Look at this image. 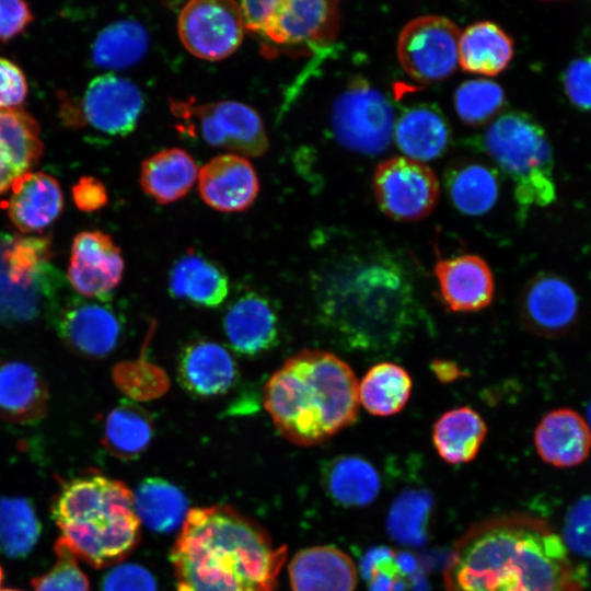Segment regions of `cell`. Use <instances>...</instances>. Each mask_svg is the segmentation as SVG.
<instances>
[{"label":"cell","instance_id":"39","mask_svg":"<svg viewBox=\"0 0 591 591\" xmlns=\"http://www.w3.org/2000/svg\"><path fill=\"white\" fill-rule=\"evenodd\" d=\"M505 93L499 84L488 79L463 82L454 94V107L461 120L478 126L489 121L502 107Z\"/></svg>","mask_w":591,"mask_h":591},{"label":"cell","instance_id":"26","mask_svg":"<svg viewBox=\"0 0 591 591\" xmlns=\"http://www.w3.org/2000/svg\"><path fill=\"white\" fill-rule=\"evenodd\" d=\"M169 290L176 299L198 306L216 308L229 294V278L218 264L192 251L173 265Z\"/></svg>","mask_w":591,"mask_h":591},{"label":"cell","instance_id":"11","mask_svg":"<svg viewBox=\"0 0 591 591\" xmlns=\"http://www.w3.org/2000/svg\"><path fill=\"white\" fill-rule=\"evenodd\" d=\"M204 140L242 157H259L268 138L257 112L236 101L202 104L194 109Z\"/></svg>","mask_w":591,"mask_h":591},{"label":"cell","instance_id":"1","mask_svg":"<svg viewBox=\"0 0 591 591\" xmlns=\"http://www.w3.org/2000/svg\"><path fill=\"white\" fill-rule=\"evenodd\" d=\"M444 591H582L561 536L544 519L511 512L470 526L443 568Z\"/></svg>","mask_w":591,"mask_h":591},{"label":"cell","instance_id":"35","mask_svg":"<svg viewBox=\"0 0 591 591\" xmlns=\"http://www.w3.org/2000/svg\"><path fill=\"white\" fill-rule=\"evenodd\" d=\"M148 47L146 28L135 20H120L97 34L92 45V59L101 68L124 69L137 63Z\"/></svg>","mask_w":591,"mask_h":591},{"label":"cell","instance_id":"51","mask_svg":"<svg viewBox=\"0 0 591 591\" xmlns=\"http://www.w3.org/2000/svg\"><path fill=\"white\" fill-rule=\"evenodd\" d=\"M2 578H3V571H2V568L0 566V586H1V582H2Z\"/></svg>","mask_w":591,"mask_h":591},{"label":"cell","instance_id":"21","mask_svg":"<svg viewBox=\"0 0 591 591\" xmlns=\"http://www.w3.org/2000/svg\"><path fill=\"white\" fill-rule=\"evenodd\" d=\"M292 591H355L357 568L352 559L332 545L298 552L289 564Z\"/></svg>","mask_w":591,"mask_h":591},{"label":"cell","instance_id":"20","mask_svg":"<svg viewBox=\"0 0 591 591\" xmlns=\"http://www.w3.org/2000/svg\"><path fill=\"white\" fill-rule=\"evenodd\" d=\"M578 312V299L565 280L542 275L532 280L521 299V314L533 332L554 335L566 331Z\"/></svg>","mask_w":591,"mask_h":591},{"label":"cell","instance_id":"16","mask_svg":"<svg viewBox=\"0 0 591 591\" xmlns=\"http://www.w3.org/2000/svg\"><path fill=\"white\" fill-rule=\"evenodd\" d=\"M433 274L440 298L452 312H477L493 302L494 275L487 262L478 255L438 259Z\"/></svg>","mask_w":591,"mask_h":591},{"label":"cell","instance_id":"49","mask_svg":"<svg viewBox=\"0 0 591 591\" xmlns=\"http://www.w3.org/2000/svg\"><path fill=\"white\" fill-rule=\"evenodd\" d=\"M277 3L278 0L240 2L245 30L264 33Z\"/></svg>","mask_w":591,"mask_h":591},{"label":"cell","instance_id":"36","mask_svg":"<svg viewBox=\"0 0 591 591\" xmlns=\"http://www.w3.org/2000/svg\"><path fill=\"white\" fill-rule=\"evenodd\" d=\"M496 174L486 165L468 163L452 170L447 179L455 208L468 216L489 211L497 201L499 185Z\"/></svg>","mask_w":591,"mask_h":591},{"label":"cell","instance_id":"44","mask_svg":"<svg viewBox=\"0 0 591 591\" xmlns=\"http://www.w3.org/2000/svg\"><path fill=\"white\" fill-rule=\"evenodd\" d=\"M568 99L581 109H591V55L572 60L564 74Z\"/></svg>","mask_w":591,"mask_h":591},{"label":"cell","instance_id":"14","mask_svg":"<svg viewBox=\"0 0 591 591\" xmlns=\"http://www.w3.org/2000/svg\"><path fill=\"white\" fill-rule=\"evenodd\" d=\"M337 1L278 0L264 35L277 44H326L339 30Z\"/></svg>","mask_w":591,"mask_h":591},{"label":"cell","instance_id":"45","mask_svg":"<svg viewBox=\"0 0 591 591\" xmlns=\"http://www.w3.org/2000/svg\"><path fill=\"white\" fill-rule=\"evenodd\" d=\"M103 591H157V583L146 568L136 564H124L106 575Z\"/></svg>","mask_w":591,"mask_h":591},{"label":"cell","instance_id":"52","mask_svg":"<svg viewBox=\"0 0 591 591\" xmlns=\"http://www.w3.org/2000/svg\"><path fill=\"white\" fill-rule=\"evenodd\" d=\"M1 591H20V590H11V589H7V590H1Z\"/></svg>","mask_w":591,"mask_h":591},{"label":"cell","instance_id":"41","mask_svg":"<svg viewBox=\"0 0 591 591\" xmlns=\"http://www.w3.org/2000/svg\"><path fill=\"white\" fill-rule=\"evenodd\" d=\"M57 561L50 570L33 579L34 591H89L86 575L79 568L77 559L62 546L55 544Z\"/></svg>","mask_w":591,"mask_h":591},{"label":"cell","instance_id":"46","mask_svg":"<svg viewBox=\"0 0 591 591\" xmlns=\"http://www.w3.org/2000/svg\"><path fill=\"white\" fill-rule=\"evenodd\" d=\"M27 94L26 79L21 69L0 58V108H16Z\"/></svg>","mask_w":591,"mask_h":591},{"label":"cell","instance_id":"18","mask_svg":"<svg viewBox=\"0 0 591 591\" xmlns=\"http://www.w3.org/2000/svg\"><path fill=\"white\" fill-rule=\"evenodd\" d=\"M534 447L543 462L555 467L581 464L591 450V428L576 410L567 407L553 409L537 424Z\"/></svg>","mask_w":591,"mask_h":591},{"label":"cell","instance_id":"25","mask_svg":"<svg viewBox=\"0 0 591 591\" xmlns=\"http://www.w3.org/2000/svg\"><path fill=\"white\" fill-rule=\"evenodd\" d=\"M47 405V386L32 366L16 360L0 363V418L35 422L46 414Z\"/></svg>","mask_w":591,"mask_h":591},{"label":"cell","instance_id":"38","mask_svg":"<svg viewBox=\"0 0 591 591\" xmlns=\"http://www.w3.org/2000/svg\"><path fill=\"white\" fill-rule=\"evenodd\" d=\"M153 326L149 329L141 355L135 360L119 362L113 369L115 385L132 402L159 398L170 387L166 372L144 357V348L153 333Z\"/></svg>","mask_w":591,"mask_h":591},{"label":"cell","instance_id":"24","mask_svg":"<svg viewBox=\"0 0 591 591\" xmlns=\"http://www.w3.org/2000/svg\"><path fill=\"white\" fill-rule=\"evenodd\" d=\"M43 152L39 127L20 108H0V194L37 163Z\"/></svg>","mask_w":591,"mask_h":591},{"label":"cell","instance_id":"33","mask_svg":"<svg viewBox=\"0 0 591 591\" xmlns=\"http://www.w3.org/2000/svg\"><path fill=\"white\" fill-rule=\"evenodd\" d=\"M136 514L154 532L167 533L183 524L187 499L176 486L160 477H150L132 493Z\"/></svg>","mask_w":591,"mask_h":591},{"label":"cell","instance_id":"9","mask_svg":"<svg viewBox=\"0 0 591 591\" xmlns=\"http://www.w3.org/2000/svg\"><path fill=\"white\" fill-rule=\"evenodd\" d=\"M380 209L391 219L413 222L426 218L439 198V181L426 163L406 157L382 161L373 176Z\"/></svg>","mask_w":591,"mask_h":591},{"label":"cell","instance_id":"47","mask_svg":"<svg viewBox=\"0 0 591 591\" xmlns=\"http://www.w3.org/2000/svg\"><path fill=\"white\" fill-rule=\"evenodd\" d=\"M33 20L28 5L20 0H0V39L19 35Z\"/></svg>","mask_w":591,"mask_h":591},{"label":"cell","instance_id":"28","mask_svg":"<svg viewBox=\"0 0 591 591\" xmlns=\"http://www.w3.org/2000/svg\"><path fill=\"white\" fill-rule=\"evenodd\" d=\"M487 434L483 417L468 406L443 413L432 426V443L438 455L450 465L472 462Z\"/></svg>","mask_w":591,"mask_h":591},{"label":"cell","instance_id":"43","mask_svg":"<svg viewBox=\"0 0 591 591\" xmlns=\"http://www.w3.org/2000/svg\"><path fill=\"white\" fill-rule=\"evenodd\" d=\"M561 538L567 549L591 557V496L581 498L570 508Z\"/></svg>","mask_w":591,"mask_h":591},{"label":"cell","instance_id":"34","mask_svg":"<svg viewBox=\"0 0 591 591\" xmlns=\"http://www.w3.org/2000/svg\"><path fill=\"white\" fill-rule=\"evenodd\" d=\"M153 438L150 414L132 401H124L106 416L103 444L114 455L124 460L140 456Z\"/></svg>","mask_w":591,"mask_h":591},{"label":"cell","instance_id":"48","mask_svg":"<svg viewBox=\"0 0 591 591\" xmlns=\"http://www.w3.org/2000/svg\"><path fill=\"white\" fill-rule=\"evenodd\" d=\"M77 207L82 211H95L107 202V192L102 182L94 177H82L72 188Z\"/></svg>","mask_w":591,"mask_h":591},{"label":"cell","instance_id":"40","mask_svg":"<svg viewBox=\"0 0 591 591\" xmlns=\"http://www.w3.org/2000/svg\"><path fill=\"white\" fill-rule=\"evenodd\" d=\"M430 498L420 491L402 495L393 505L387 531L397 542L407 545H419L426 537L427 521L430 510Z\"/></svg>","mask_w":591,"mask_h":591},{"label":"cell","instance_id":"4","mask_svg":"<svg viewBox=\"0 0 591 591\" xmlns=\"http://www.w3.org/2000/svg\"><path fill=\"white\" fill-rule=\"evenodd\" d=\"M263 402L279 433L300 447L321 444L352 425L360 404L350 366L320 349L288 358L266 382Z\"/></svg>","mask_w":591,"mask_h":591},{"label":"cell","instance_id":"30","mask_svg":"<svg viewBox=\"0 0 591 591\" xmlns=\"http://www.w3.org/2000/svg\"><path fill=\"white\" fill-rule=\"evenodd\" d=\"M393 138L404 157L426 162L440 157L450 141L444 117L429 105L406 111L395 123Z\"/></svg>","mask_w":591,"mask_h":591},{"label":"cell","instance_id":"23","mask_svg":"<svg viewBox=\"0 0 591 591\" xmlns=\"http://www.w3.org/2000/svg\"><path fill=\"white\" fill-rule=\"evenodd\" d=\"M11 187L8 215L22 233L42 231L60 215L63 195L53 176L43 172H27Z\"/></svg>","mask_w":591,"mask_h":591},{"label":"cell","instance_id":"13","mask_svg":"<svg viewBox=\"0 0 591 591\" xmlns=\"http://www.w3.org/2000/svg\"><path fill=\"white\" fill-rule=\"evenodd\" d=\"M82 106L84 117L93 128L108 135L125 136L138 121L143 96L127 78L104 73L89 83Z\"/></svg>","mask_w":591,"mask_h":591},{"label":"cell","instance_id":"50","mask_svg":"<svg viewBox=\"0 0 591 591\" xmlns=\"http://www.w3.org/2000/svg\"><path fill=\"white\" fill-rule=\"evenodd\" d=\"M430 369L442 383H450L465 375V372L454 361L445 359L432 360Z\"/></svg>","mask_w":591,"mask_h":591},{"label":"cell","instance_id":"32","mask_svg":"<svg viewBox=\"0 0 591 591\" xmlns=\"http://www.w3.org/2000/svg\"><path fill=\"white\" fill-rule=\"evenodd\" d=\"M412 389V378L403 367L380 362L372 366L358 384L359 403L371 415L392 416L406 406Z\"/></svg>","mask_w":591,"mask_h":591},{"label":"cell","instance_id":"8","mask_svg":"<svg viewBox=\"0 0 591 591\" xmlns=\"http://www.w3.org/2000/svg\"><path fill=\"white\" fill-rule=\"evenodd\" d=\"M460 35L457 25L448 18H415L404 25L397 38L399 65L416 81L443 80L459 66Z\"/></svg>","mask_w":591,"mask_h":591},{"label":"cell","instance_id":"15","mask_svg":"<svg viewBox=\"0 0 591 591\" xmlns=\"http://www.w3.org/2000/svg\"><path fill=\"white\" fill-rule=\"evenodd\" d=\"M56 327L69 349L89 358L111 354L121 335V322L112 308L85 300L65 306Z\"/></svg>","mask_w":591,"mask_h":591},{"label":"cell","instance_id":"31","mask_svg":"<svg viewBox=\"0 0 591 591\" xmlns=\"http://www.w3.org/2000/svg\"><path fill=\"white\" fill-rule=\"evenodd\" d=\"M329 496L345 507H366L380 491V477L374 466L357 455H339L324 471Z\"/></svg>","mask_w":591,"mask_h":591},{"label":"cell","instance_id":"19","mask_svg":"<svg viewBox=\"0 0 591 591\" xmlns=\"http://www.w3.org/2000/svg\"><path fill=\"white\" fill-rule=\"evenodd\" d=\"M177 374L181 385L197 397L225 394L236 382L239 369L231 354L211 340L188 344L179 355Z\"/></svg>","mask_w":591,"mask_h":591},{"label":"cell","instance_id":"53","mask_svg":"<svg viewBox=\"0 0 591 591\" xmlns=\"http://www.w3.org/2000/svg\"><path fill=\"white\" fill-rule=\"evenodd\" d=\"M590 419H591V410H590ZM590 422H591V420H590ZM590 428H591V427H590Z\"/></svg>","mask_w":591,"mask_h":591},{"label":"cell","instance_id":"6","mask_svg":"<svg viewBox=\"0 0 591 591\" xmlns=\"http://www.w3.org/2000/svg\"><path fill=\"white\" fill-rule=\"evenodd\" d=\"M485 151L510 176L524 208L556 198L554 159L548 138L532 117L510 112L496 118L484 135Z\"/></svg>","mask_w":591,"mask_h":591},{"label":"cell","instance_id":"3","mask_svg":"<svg viewBox=\"0 0 591 591\" xmlns=\"http://www.w3.org/2000/svg\"><path fill=\"white\" fill-rule=\"evenodd\" d=\"M313 290L324 325L356 350L395 347L417 315L407 273L386 256H350L331 263L316 271Z\"/></svg>","mask_w":591,"mask_h":591},{"label":"cell","instance_id":"10","mask_svg":"<svg viewBox=\"0 0 591 591\" xmlns=\"http://www.w3.org/2000/svg\"><path fill=\"white\" fill-rule=\"evenodd\" d=\"M177 31L182 44L192 55L217 61L240 47L245 25L239 2L193 0L181 10Z\"/></svg>","mask_w":591,"mask_h":591},{"label":"cell","instance_id":"7","mask_svg":"<svg viewBox=\"0 0 591 591\" xmlns=\"http://www.w3.org/2000/svg\"><path fill=\"white\" fill-rule=\"evenodd\" d=\"M394 109L378 89L367 81H352L335 100L332 127L346 148L376 154L390 144L395 127Z\"/></svg>","mask_w":591,"mask_h":591},{"label":"cell","instance_id":"27","mask_svg":"<svg viewBox=\"0 0 591 591\" xmlns=\"http://www.w3.org/2000/svg\"><path fill=\"white\" fill-rule=\"evenodd\" d=\"M198 166L189 153L179 148L161 150L141 164L140 186L159 204L184 197L198 179Z\"/></svg>","mask_w":591,"mask_h":591},{"label":"cell","instance_id":"37","mask_svg":"<svg viewBox=\"0 0 591 591\" xmlns=\"http://www.w3.org/2000/svg\"><path fill=\"white\" fill-rule=\"evenodd\" d=\"M40 524L33 506L21 497L0 498V547L11 558L26 556L35 546Z\"/></svg>","mask_w":591,"mask_h":591},{"label":"cell","instance_id":"12","mask_svg":"<svg viewBox=\"0 0 591 591\" xmlns=\"http://www.w3.org/2000/svg\"><path fill=\"white\" fill-rule=\"evenodd\" d=\"M125 263L112 237L101 231L79 233L71 246L68 279L80 294L101 298L121 281Z\"/></svg>","mask_w":591,"mask_h":591},{"label":"cell","instance_id":"17","mask_svg":"<svg viewBox=\"0 0 591 591\" xmlns=\"http://www.w3.org/2000/svg\"><path fill=\"white\" fill-rule=\"evenodd\" d=\"M202 200L221 212H236L255 200L259 183L252 163L242 155L224 153L205 163L198 172Z\"/></svg>","mask_w":591,"mask_h":591},{"label":"cell","instance_id":"29","mask_svg":"<svg viewBox=\"0 0 591 591\" xmlns=\"http://www.w3.org/2000/svg\"><path fill=\"white\" fill-rule=\"evenodd\" d=\"M513 40L497 24L483 21L467 26L459 39V66L485 77L502 72L513 57Z\"/></svg>","mask_w":591,"mask_h":591},{"label":"cell","instance_id":"2","mask_svg":"<svg viewBox=\"0 0 591 591\" xmlns=\"http://www.w3.org/2000/svg\"><path fill=\"white\" fill-rule=\"evenodd\" d=\"M287 554L258 523L217 505L188 510L171 563L177 591H276Z\"/></svg>","mask_w":591,"mask_h":591},{"label":"cell","instance_id":"22","mask_svg":"<svg viewBox=\"0 0 591 591\" xmlns=\"http://www.w3.org/2000/svg\"><path fill=\"white\" fill-rule=\"evenodd\" d=\"M223 329L236 352L252 357L276 344L278 320L270 302L251 292L230 305L223 318Z\"/></svg>","mask_w":591,"mask_h":591},{"label":"cell","instance_id":"5","mask_svg":"<svg viewBox=\"0 0 591 591\" xmlns=\"http://www.w3.org/2000/svg\"><path fill=\"white\" fill-rule=\"evenodd\" d=\"M56 544L94 568L119 563L137 546L140 521L127 485L100 473L65 483L51 505Z\"/></svg>","mask_w":591,"mask_h":591},{"label":"cell","instance_id":"42","mask_svg":"<svg viewBox=\"0 0 591 591\" xmlns=\"http://www.w3.org/2000/svg\"><path fill=\"white\" fill-rule=\"evenodd\" d=\"M362 571L369 591H402V570L389 548H376L366 555Z\"/></svg>","mask_w":591,"mask_h":591}]
</instances>
